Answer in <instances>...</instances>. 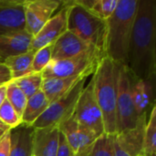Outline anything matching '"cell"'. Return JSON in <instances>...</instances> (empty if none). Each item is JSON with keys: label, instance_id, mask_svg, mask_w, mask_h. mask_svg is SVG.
Instances as JSON below:
<instances>
[{"label": "cell", "instance_id": "obj_10", "mask_svg": "<svg viewBox=\"0 0 156 156\" xmlns=\"http://www.w3.org/2000/svg\"><path fill=\"white\" fill-rule=\"evenodd\" d=\"M60 4L61 2L57 0H27L25 6V30L33 37L51 18L52 14Z\"/></svg>", "mask_w": 156, "mask_h": 156}, {"label": "cell", "instance_id": "obj_23", "mask_svg": "<svg viewBox=\"0 0 156 156\" xmlns=\"http://www.w3.org/2000/svg\"><path fill=\"white\" fill-rule=\"evenodd\" d=\"M144 156L156 154V107L153 106L149 112L144 133Z\"/></svg>", "mask_w": 156, "mask_h": 156}, {"label": "cell", "instance_id": "obj_4", "mask_svg": "<svg viewBox=\"0 0 156 156\" xmlns=\"http://www.w3.org/2000/svg\"><path fill=\"white\" fill-rule=\"evenodd\" d=\"M64 5L69 7L67 30L104 54L106 21L95 16L77 1H67Z\"/></svg>", "mask_w": 156, "mask_h": 156}, {"label": "cell", "instance_id": "obj_15", "mask_svg": "<svg viewBox=\"0 0 156 156\" xmlns=\"http://www.w3.org/2000/svg\"><path fill=\"white\" fill-rule=\"evenodd\" d=\"M32 36L26 30L0 35V60L30 51Z\"/></svg>", "mask_w": 156, "mask_h": 156}, {"label": "cell", "instance_id": "obj_36", "mask_svg": "<svg viewBox=\"0 0 156 156\" xmlns=\"http://www.w3.org/2000/svg\"><path fill=\"white\" fill-rule=\"evenodd\" d=\"M0 62H2V61H0Z\"/></svg>", "mask_w": 156, "mask_h": 156}, {"label": "cell", "instance_id": "obj_35", "mask_svg": "<svg viewBox=\"0 0 156 156\" xmlns=\"http://www.w3.org/2000/svg\"><path fill=\"white\" fill-rule=\"evenodd\" d=\"M147 156H156V154H151V155H147Z\"/></svg>", "mask_w": 156, "mask_h": 156}, {"label": "cell", "instance_id": "obj_17", "mask_svg": "<svg viewBox=\"0 0 156 156\" xmlns=\"http://www.w3.org/2000/svg\"><path fill=\"white\" fill-rule=\"evenodd\" d=\"M10 132V156H32L34 128L21 123L17 127L11 129Z\"/></svg>", "mask_w": 156, "mask_h": 156}, {"label": "cell", "instance_id": "obj_6", "mask_svg": "<svg viewBox=\"0 0 156 156\" xmlns=\"http://www.w3.org/2000/svg\"><path fill=\"white\" fill-rule=\"evenodd\" d=\"M87 79V76L82 77L66 94L50 103L44 113L32 124V127L40 129L48 126H59L69 119L74 113L76 104L85 87Z\"/></svg>", "mask_w": 156, "mask_h": 156}, {"label": "cell", "instance_id": "obj_16", "mask_svg": "<svg viewBox=\"0 0 156 156\" xmlns=\"http://www.w3.org/2000/svg\"><path fill=\"white\" fill-rule=\"evenodd\" d=\"M133 100L137 117L147 114L154 105V81L137 80L133 84Z\"/></svg>", "mask_w": 156, "mask_h": 156}, {"label": "cell", "instance_id": "obj_19", "mask_svg": "<svg viewBox=\"0 0 156 156\" xmlns=\"http://www.w3.org/2000/svg\"><path fill=\"white\" fill-rule=\"evenodd\" d=\"M49 105L44 92L40 90L27 101L25 110L22 114V123L32 126V124L44 113Z\"/></svg>", "mask_w": 156, "mask_h": 156}, {"label": "cell", "instance_id": "obj_11", "mask_svg": "<svg viewBox=\"0 0 156 156\" xmlns=\"http://www.w3.org/2000/svg\"><path fill=\"white\" fill-rule=\"evenodd\" d=\"M68 8V5H64L63 8H61L57 15L51 16L38 33L32 37L30 51L35 53L44 47L53 45L54 42L67 31Z\"/></svg>", "mask_w": 156, "mask_h": 156}, {"label": "cell", "instance_id": "obj_26", "mask_svg": "<svg viewBox=\"0 0 156 156\" xmlns=\"http://www.w3.org/2000/svg\"><path fill=\"white\" fill-rule=\"evenodd\" d=\"M52 45L44 47L35 52L31 64V73H41L51 61Z\"/></svg>", "mask_w": 156, "mask_h": 156}, {"label": "cell", "instance_id": "obj_22", "mask_svg": "<svg viewBox=\"0 0 156 156\" xmlns=\"http://www.w3.org/2000/svg\"><path fill=\"white\" fill-rule=\"evenodd\" d=\"M114 135L102 133L91 144L88 156H115Z\"/></svg>", "mask_w": 156, "mask_h": 156}, {"label": "cell", "instance_id": "obj_5", "mask_svg": "<svg viewBox=\"0 0 156 156\" xmlns=\"http://www.w3.org/2000/svg\"><path fill=\"white\" fill-rule=\"evenodd\" d=\"M105 57L104 54L96 48L70 58L50 61L41 72L42 78H69L81 75L90 76L94 73L100 60Z\"/></svg>", "mask_w": 156, "mask_h": 156}, {"label": "cell", "instance_id": "obj_30", "mask_svg": "<svg viewBox=\"0 0 156 156\" xmlns=\"http://www.w3.org/2000/svg\"><path fill=\"white\" fill-rule=\"evenodd\" d=\"M0 80L5 82L11 81V76L8 69L4 65L3 62H0Z\"/></svg>", "mask_w": 156, "mask_h": 156}, {"label": "cell", "instance_id": "obj_25", "mask_svg": "<svg viewBox=\"0 0 156 156\" xmlns=\"http://www.w3.org/2000/svg\"><path fill=\"white\" fill-rule=\"evenodd\" d=\"M6 100L12 105L16 113L22 117L27 98L12 80L6 84Z\"/></svg>", "mask_w": 156, "mask_h": 156}, {"label": "cell", "instance_id": "obj_13", "mask_svg": "<svg viewBox=\"0 0 156 156\" xmlns=\"http://www.w3.org/2000/svg\"><path fill=\"white\" fill-rule=\"evenodd\" d=\"M91 48L95 47L83 41L67 30L52 45L51 61H58L76 57Z\"/></svg>", "mask_w": 156, "mask_h": 156}, {"label": "cell", "instance_id": "obj_29", "mask_svg": "<svg viewBox=\"0 0 156 156\" xmlns=\"http://www.w3.org/2000/svg\"><path fill=\"white\" fill-rule=\"evenodd\" d=\"M56 156H74V153L70 148L69 144L66 141L64 135L59 131V139H58V147Z\"/></svg>", "mask_w": 156, "mask_h": 156}, {"label": "cell", "instance_id": "obj_20", "mask_svg": "<svg viewBox=\"0 0 156 156\" xmlns=\"http://www.w3.org/2000/svg\"><path fill=\"white\" fill-rule=\"evenodd\" d=\"M34 52L28 51L27 53L10 57L3 61L4 65L8 69L11 76V80L22 78L31 73V64L34 58Z\"/></svg>", "mask_w": 156, "mask_h": 156}, {"label": "cell", "instance_id": "obj_9", "mask_svg": "<svg viewBox=\"0 0 156 156\" xmlns=\"http://www.w3.org/2000/svg\"><path fill=\"white\" fill-rule=\"evenodd\" d=\"M147 114L138 117L134 128L120 132L114 135L115 156H144V133Z\"/></svg>", "mask_w": 156, "mask_h": 156}, {"label": "cell", "instance_id": "obj_37", "mask_svg": "<svg viewBox=\"0 0 156 156\" xmlns=\"http://www.w3.org/2000/svg\"><path fill=\"white\" fill-rule=\"evenodd\" d=\"M0 138H1V137H0Z\"/></svg>", "mask_w": 156, "mask_h": 156}, {"label": "cell", "instance_id": "obj_12", "mask_svg": "<svg viewBox=\"0 0 156 156\" xmlns=\"http://www.w3.org/2000/svg\"><path fill=\"white\" fill-rule=\"evenodd\" d=\"M27 0H0V35L25 30Z\"/></svg>", "mask_w": 156, "mask_h": 156}, {"label": "cell", "instance_id": "obj_38", "mask_svg": "<svg viewBox=\"0 0 156 156\" xmlns=\"http://www.w3.org/2000/svg\"><path fill=\"white\" fill-rule=\"evenodd\" d=\"M0 61H1V60H0Z\"/></svg>", "mask_w": 156, "mask_h": 156}, {"label": "cell", "instance_id": "obj_33", "mask_svg": "<svg viewBox=\"0 0 156 156\" xmlns=\"http://www.w3.org/2000/svg\"><path fill=\"white\" fill-rule=\"evenodd\" d=\"M90 150V149H89ZM89 150H85V151H81V152H79L77 154H75L74 156H88V153H89Z\"/></svg>", "mask_w": 156, "mask_h": 156}, {"label": "cell", "instance_id": "obj_7", "mask_svg": "<svg viewBox=\"0 0 156 156\" xmlns=\"http://www.w3.org/2000/svg\"><path fill=\"white\" fill-rule=\"evenodd\" d=\"M133 80L134 76L127 67L120 64L116 101L117 133L134 128L138 121L133 100Z\"/></svg>", "mask_w": 156, "mask_h": 156}, {"label": "cell", "instance_id": "obj_3", "mask_svg": "<svg viewBox=\"0 0 156 156\" xmlns=\"http://www.w3.org/2000/svg\"><path fill=\"white\" fill-rule=\"evenodd\" d=\"M120 64L115 63L107 57H103L92 76L94 95L101 109L104 133H117V83Z\"/></svg>", "mask_w": 156, "mask_h": 156}, {"label": "cell", "instance_id": "obj_32", "mask_svg": "<svg viewBox=\"0 0 156 156\" xmlns=\"http://www.w3.org/2000/svg\"><path fill=\"white\" fill-rule=\"evenodd\" d=\"M9 130H11L7 125H5L4 122H2L1 121H0V137L5 133H6L7 131H9Z\"/></svg>", "mask_w": 156, "mask_h": 156}, {"label": "cell", "instance_id": "obj_31", "mask_svg": "<svg viewBox=\"0 0 156 156\" xmlns=\"http://www.w3.org/2000/svg\"><path fill=\"white\" fill-rule=\"evenodd\" d=\"M6 84L0 86V106L6 100Z\"/></svg>", "mask_w": 156, "mask_h": 156}, {"label": "cell", "instance_id": "obj_8", "mask_svg": "<svg viewBox=\"0 0 156 156\" xmlns=\"http://www.w3.org/2000/svg\"><path fill=\"white\" fill-rule=\"evenodd\" d=\"M73 116L80 125L88 128L98 137L104 133L102 114L94 95L92 78L80 93Z\"/></svg>", "mask_w": 156, "mask_h": 156}, {"label": "cell", "instance_id": "obj_2", "mask_svg": "<svg viewBox=\"0 0 156 156\" xmlns=\"http://www.w3.org/2000/svg\"><path fill=\"white\" fill-rule=\"evenodd\" d=\"M137 4L138 0H118L114 13L106 20L104 55L121 65H126Z\"/></svg>", "mask_w": 156, "mask_h": 156}, {"label": "cell", "instance_id": "obj_24", "mask_svg": "<svg viewBox=\"0 0 156 156\" xmlns=\"http://www.w3.org/2000/svg\"><path fill=\"white\" fill-rule=\"evenodd\" d=\"M28 99L41 90L43 78L41 73H32L12 80Z\"/></svg>", "mask_w": 156, "mask_h": 156}, {"label": "cell", "instance_id": "obj_14", "mask_svg": "<svg viewBox=\"0 0 156 156\" xmlns=\"http://www.w3.org/2000/svg\"><path fill=\"white\" fill-rule=\"evenodd\" d=\"M58 139V126L34 129L32 156H56Z\"/></svg>", "mask_w": 156, "mask_h": 156}, {"label": "cell", "instance_id": "obj_18", "mask_svg": "<svg viewBox=\"0 0 156 156\" xmlns=\"http://www.w3.org/2000/svg\"><path fill=\"white\" fill-rule=\"evenodd\" d=\"M87 75L69 77V78H53L44 79L41 86V90L44 92L49 104L66 94L82 77ZM89 77V76H87Z\"/></svg>", "mask_w": 156, "mask_h": 156}, {"label": "cell", "instance_id": "obj_1", "mask_svg": "<svg viewBox=\"0 0 156 156\" xmlns=\"http://www.w3.org/2000/svg\"><path fill=\"white\" fill-rule=\"evenodd\" d=\"M155 40L156 1L138 0L125 65L137 80H155Z\"/></svg>", "mask_w": 156, "mask_h": 156}, {"label": "cell", "instance_id": "obj_21", "mask_svg": "<svg viewBox=\"0 0 156 156\" xmlns=\"http://www.w3.org/2000/svg\"><path fill=\"white\" fill-rule=\"evenodd\" d=\"M77 2L105 21L114 13L118 4V0H81Z\"/></svg>", "mask_w": 156, "mask_h": 156}, {"label": "cell", "instance_id": "obj_34", "mask_svg": "<svg viewBox=\"0 0 156 156\" xmlns=\"http://www.w3.org/2000/svg\"><path fill=\"white\" fill-rule=\"evenodd\" d=\"M6 83H8V82H5V81L0 80V86H1V85H4V84H6Z\"/></svg>", "mask_w": 156, "mask_h": 156}, {"label": "cell", "instance_id": "obj_27", "mask_svg": "<svg viewBox=\"0 0 156 156\" xmlns=\"http://www.w3.org/2000/svg\"><path fill=\"white\" fill-rule=\"evenodd\" d=\"M0 121L10 129H14L22 123L21 117L16 113L7 100H5L0 106Z\"/></svg>", "mask_w": 156, "mask_h": 156}, {"label": "cell", "instance_id": "obj_28", "mask_svg": "<svg viewBox=\"0 0 156 156\" xmlns=\"http://www.w3.org/2000/svg\"><path fill=\"white\" fill-rule=\"evenodd\" d=\"M11 151V132L5 133L0 138V156H10Z\"/></svg>", "mask_w": 156, "mask_h": 156}]
</instances>
